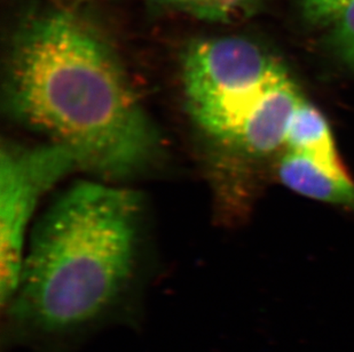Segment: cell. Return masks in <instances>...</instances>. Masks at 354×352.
<instances>
[{"label": "cell", "mask_w": 354, "mask_h": 352, "mask_svg": "<svg viewBox=\"0 0 354 352\" xmlns=\"http://www.w3.org/2000/svg\"><path fill=\"white\" fill-rule=\"evenodd\" d=\"M303 99L289 75L281 77L268 87L225 146L249 156L275 153L286 143L291 118Z\"/></svg>", "instance_id": "cell-5"}, {"label": "cell", "mask_w": 354, "mask_h": 352, "mask_svg": "<svg viewBox=\"0 0 354 352\" xmlns=\"http://www.w3.org/2000/svg\"><path fill=\"white\" fill-rule=\"evenodd\" d=\"M277 175L284 186L301 196L354 208L351 177L338 175L303 153L288 150L279 162Z\"/></svg>", "instance_id": "cell-6"}, {"label": "cell", "mask_w": 354, "mask_h": 352, "mask_svg": "<svg viewBox=\"0 0 354 352\" xmlns=\"http://www.w3.org/2000/svg\"><path fill=\"white\" fill-rule=\"evenodd\" d=\"M5 97L12 116L94 173H136L160 148L114 50L68 12H44L19 27L7 55Z\"/></svg>", "instance_id": "cell-2"}, {"label": "cell", "mask_w": 354, "mask_h": 352, "mask_svg": "<svg viewBox=\"0 0 354 352\" xmlns=\"http://www.w3.org/2000/svg\"><path fill=\"white\" fill-rule=\"evenodd\" d=\"M284 73L279 61L250 40H201L186 50L183 60L186 108L197 126L207 130Z\"/></svg>", "instance_id": "cell-3"}, {"label": "cell", "mask_w": 354, "mask_h": 352, "mask_svg": "<svg viewBox=\"0 0 354 352\" xmlns=\"http://www.w3.org/2000/svg\"><path fill=\"white\" fill-rule=\"evenodd\" d=\"M141 202L137 193L82 181L35 228L3 344L75 352L111 326H139L132 304Z\"/></svg>", "instance_id": "cell-1"}, {"label": "cell", "mask_w": 354, "mask_h": 352, "mask_svg": "<svg viewBox=\"0 0 354 352\" xmlns=\"http://www.w3.org/2000/svg\"><path fill=\"white\" fill-rule=\"evenodd\" d=\"M352 0H303V10L315 24L334 23Z\"/></svg>", "instance_id": "cell-10"}, {"label": "cell", "mask_w": 354, "mask_h": 352, "mask_svg": "<svg viewBox=\"0 0 354 352\" xmlns=\"http://www.w3.org/2000/svg\"><path fill=\"white\" fill-rule=\"evenodd\" d=\"M194 17L209 21H230L254 0H162Z\"/></svg>", "instance_id": "cell-8"}, {"label": "cell", "mask_w": 354, "mask_h": 352, "mask_svg": "<svg viewBox=\"0 0 354 352\" xmlns=\"http://www.w3.org/2000/svg\"><path fill=\"white\" fill-rule=\"evenodd\" d=\"M334 46L339 57L354 69V0L334 22Z\"/></svg>", "instance_id": "cell-9"}, {"label": "cell", "mask_w": 354, "mask_h": 352, "mask_svg": "<svg viewBox=\"0 0 354 352\" xmlns=\"http://www.w3.org/2000/svg\"><path fill=\"white\" fill-rule=\"evenodd\" d=\"M78 166L64 146L7 144L0 153V299L3 313L21 282L28 224L40 198Z\"/></svg>", "instance_id": "cell-4"}, {"label": "cell", "mask_w": 354, "mask_h": 352, "mask_svg": "<svg viewBox=\"0 0 354 352\" xmlns=\"http://www.w3.org/2000/svg\"><path fill=\"white\" fill-rule=\"evenodd\" d=\"M286 144L288 150L310 157L327 170L338 175L348 176L338 156L327 119L320 110L305 99L295 110L288 127Z\"/></svg>", "instance_id": "cell-7"}]
</instances>
